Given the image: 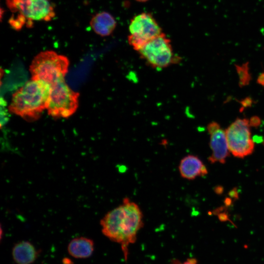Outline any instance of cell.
I'll return each mask as SVG.
<instances>
[{
  "mask_svg": "<svg viewBox=\"0 0 264 264\" xmlns=\"http://www.w3.org/2000/svg\"><path fill=\"white\" fill-rule=\"evenodd\" d=\"M181 264H198V263L196 259L190 258Z\"/></svg>",
  "mask_w": 264,
  "mask_h": 264,
  "instance_id": "16",
  "label": "cell"
},
{
  "mask_svg": "<svg viewBox=\"0 0 264 264\" xmlns=\"http://www.w3.org/2000/svg\"><path fill=\"white\" fill-rule=\"evenodd\" d=\"M138 52L154 68H164L179 60L173 52L170 40L163 33L147 42Z\"/></svg>",
  "mask_w": 264,
  "mask_h": 264,
  "instance_id": "6",
  "label": "cell"
},
{
  "mask_svg": "<svg viewBox=\"0 0 264 264\" xmlns=\"http://www.w3.org/2000/svg\"><path fill=\"white\" fill-rule=\"evenodd\" d=\"M38 253L34 246L27 241L16 243L12 249V256L18 264H31L37 258Z\"/></svg>",
  "mask_w": 264,
  "mask_h": 264,
  "instance_id": "12",
  "label": "cell"
},
{
  "mask_svg": "<svg viewBox=\"0 0 264 264\" xmlns=\"http://www.w3.org/2000/svg\"><path fill=\"white\" fill-rule=\"evenodd\" d=\"M237 71L239 77V84L240 86H245L249 83L251 76L249 73L248 63L242 66H236Z\"/></svg>",
  "mask_w": 264,
  "mask_h": 264,
  "instance_id": "14",
  "label": "cell"
},
{
  "mask_svg": "<svg viewBox=\"0 0 264 264\" xmlns=\"http://www.w3.org/2000/svg\"><path fill=\"white\" fill-rule=\"evenodd\" d=\"M50 88L42 81L31 79L13 94L9 111L27 120L38 119L47 110Z\"/></svg>",
  "mask_w": 264,
  "mask_h": 264,
  "instance_id": "2",
  "label": "cell"
},
{
  "mask_svg": "<svg viewBox=\"0 0 264 264\" xmlns=\"http://www.w3.org/2000/svg\"><path fill=\"white\" fill-rule=\"evenodd\" d=\"M129 44L137 51L147 42L162 34V30L149 13H142L134 16L129 25Z\"/></svg>",
  "mask_w": 264,
  "mask_h": 264,
  "instance_id": "8",
  "label": "cell"
},
{
  "mask_svg": "<svg viewBox=\"0 0 264 264\" xmlns=\"http://www.w3.org/2000/svg\"><path fill=\"white\" fill-rule=\"evenodd\" d=\"M250 127L247 119L237 118L226 130L229 150L234 156L243 158L253 152L255 145Z\"/></svg>",
  "mask_w": 264,
  "mask_h": 264,
  "instance_id": "7",
  "label": "cell"
},
{
  "mask_svg": "<svg viewBox=\"0 0 264 264\" xmlns=\"http://www.w3.org/2000/svg\"><path fill=\"white\" fill-rule=\"evenodd\" d=\"M12 13L10 25L17 30L23 25L31 27L34 22L50 21L55 15L50 0H5Z\"/></svg>",
  "mask_w": 264,
  "mask_h": 264,
  "instance_id": "3",
  "label": "cell"
},
{
  "mask_svg": "<svg viewBox=\"0 0 264 264\" xmlns=\"http://www.w3.org/2000/svg\"><path fill=\"white\" fill-rule=\"evenodd\" d=\"M137 0L138 1H139V2H145V1H147L148 0Z\"/></svg>",
  "mask_w": 264,
  "mask_h": 264,
  "instance_id": "17",
  "label": "cell"
},
{
  "mask_svg": "<svg viewBox=\"0 0 264 264\" xmlns=\"http://www.w3.org/2000/svg\"><path fill=\"white\" fill-rule=\"evenodd\" d=\"M69 64L65 56L53 51H44L37 55L30 66L31 79L42 81L50 87L64 79Z\"/></svg>",
  "mask_w": 264,
  "mask_h": 264,
  "instance_id": "4",
  "label": "cell"
},
{
  "mask_svg": "<svg viewBox=\"0 0 264 264\" xmlns=\"http://www.w3.org/2000/svg\"><path fill=\"white\" fill-rule=\"evenodd\" d=\"M143 215L137 204L128 198L108 212L101 220L103 234L120 244L124 259L127 261L129 246L134 243L137 235L143 225Z\"/></svg>",
  "mask_w": 264,
  "mask_h": 264,
  "instance_id": "1",
  "label": "cell"
},
{
  "mask_svg": "<svg viewBox=\"0 0 264 264\" xmlns=\"http://www.w3.org/2000/svg\"><path fill=\"white\" fill-rule=\"evenodd\" d=\"M178 170L182 177L188 180H193L208 174V170L197 156L189 154L183 157L179 164Z\"/></svg>",
  "mask_w": 264,
  "mask_h": 264,
  "instance_id": "10",
  "label": "cell"
},
{
  "mask_svg": "<svg viewBox=\"0 0 264 264\" xmlns=\"http://www.w3.org/2000/svg\"><path fill=\"white\" fill-rule=\"evenodd\" d=\"M79 94L73 91L66 83L64 78L50 86L47 111L54 118H67L78 107Z\"/></svg>",
  "mask_w": 264,
  "mask_h": 264,
  "instance_id": "5",
  "label": "cell"
},
{
  "mask_svg": "<svg viewBox=\"0 0 264 264\" xmlns=\"http://www.w3.org/2000/svg\"><path fill=\"white\" fill-rule=\"evenodd\" d=\"M69 254L75 258L89 257L94 250V243L92 240L83 237L72 240L67 246Z\"/></svg>",
  "mask_w": 264,
  "mask_h": 264,
  "instance_id": "13",
  "label": "cell"
},
{
  "mask_svg": "<svg viewBox=\"0 0 264 264\" xmlns=\"http://www.w3.org/2000/svg\"><path fill=\"white\" fill-rule=\"evenodd\" d=\"M207 131L210 134V146L212 151L208 160L211 163L219 162L224 164L230 152L225 131L220 127L219 124L214 121L207 125Z\"/></svg>",
  "mask_w": 264,
  "mask_h": 264,
  "instance_id": "9",
  "label": "cell"
},
{
  "mask_svg": "<svg viewBox=\"0 0 264 264\" xmlns=\"http://www.w3.org/2000/svg\"><path fill=\"white\" fill-rule=\"evenodd\" d=\"M261 123L260 118L257 116H254L251 118L249 121L250 126L257 127Z\"/></svg>",
  "mask_w": 264,
  "mask_h": 264,
  "instance_id": "15",
  "label": "cell"
},
{
  "mask_svg": "<svg viewBox=\"0 0 264 264\" xmlns=\"http://www.w3.org/2000/svg\"><path fill=\"white\" fill-rule=\"evenodd\" d=\"M90 25L94 32L102 37L110 35L115 29L116 22L114 17L107 12H101L94 15Z\"/></svg>",
  "mask_w": 264,
  "mask_h": 264,
  "instance_id": "11",
  "label": "cell"
}]
</instances>
